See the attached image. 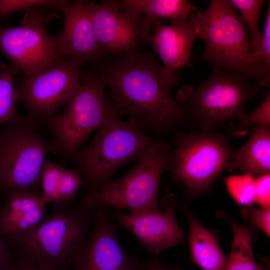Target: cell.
Returning <instances> with one entry per match:
<instances>
[{
	"mask_svg": "<svg viewBox=\"0 0 270 270\" xmlns=\"http://www.w3.org/2000/svg\"><path fill=\"white\" fill-rule=\"evenodd\" d=\"M80 86L60 114L45 122L52 136L50 151L65 164L90 134L110 118L112 110L104 92V80L89 71L80 74Z\"/></svg>",
	"mask_w": 270,
	"mask_h": 270,
	"instance_id": "cell-6",
	"label": "cell"
},
{
	"mask_svg": "<svg viewBox=\"0 0 270 270\" xmlns=\"http://www.w3.org/2000/svg\"><path fill=\"white\" fill-rule=\"evenodd\" d=\"M140 270H182V268L174 265L166 266L158 258H152L142 263Z\"/></svg>",
	"mask_w": 270,
	"mask_h": 270,
	"instance_id": "cell-32",
	"label": "cell"
},
{
	"mask_svg": "<svg viewBox=\"0 0 270 270\" xmlns=\"http://www.w3.org/2000/svg\"><path fill=\"white\" fill-rule=\"evenodd\" d=\"M64 168L45 160L41 172L42 195L44 202L56 204L58 190Z\"/></svg>",
	"mask_w": 270,
	"mask_h": 270,
	"instance_id": "cell-25",
	"label": "cell"
},
{
	"mask_svg": "<svg viewBox=\"0 0 270 270\" xmlns=\"http://www.w3.org/2000/svg\"><path fill=\"white\" fill-rule=\"evenodd\" d=\"M8 270H53L40 266L18 258L16 262H12Z\"/></svg>",
	"mask_w": 270,
	"mask_h": 270,
	"instance_id": "cell-34",
	"label": "cell"
},
{
	"mask_svg": "<svg viewBox=\"0 0 270 270\" xmlns=\"http://www.w3.org/2000/svg\"><path fill=\"white\" fill-rule=\"evenodd\" d=\"M158 142L128 120H122L112 110L110 118L98 129L90 144L78 151L72 158L88 193L109 182L119 168L130 161L140 160Z\"/></svg>",
	"mask_w": 270,
	"mask_h": 270,
	"instance_id": "cell-4",
	"label": "cell"
},
{
	"mask_svg": "<svg viewBox=\"0 0 270 270\" xmlns=\"http://www.w3.org/2000/svg\"><path fill=\"white\" fill-rule=\"evenodd\" d=\"M64 25L62 32L52 36L58 58H64L78 70L88 62H102L105 53L94 30L92 10L88 2H70L62 10Z\"/></svg>",
	"mask_w": 270,
	"mask_h": 270,
	"instance_id": "cell-13",
	"label": "cell"
},
{
	"mask_svg": "<svg viewBox=\"0 0 270 270\" xmlns=\"http://www.w3.org/2000/svg\"><path fill=\"white\" fill-rule=\"evenodd\" d=\"M96 38L106 54L130 53L138 48L144 28L140 16L122 12L104 2H88Z\"/></svg>",
	"mask_w": 270,
	"mask_h": 270,
	"instance_id": "cell-15",
	"label": "cell"
},
{
	"mask_svg": "<svg viewBox=\"0 0 270 270\" xmlns=\"http://www.w3.org/2000/svg\"><path fill=\"white\" fill-rule=\"evenodd\" d=\"M210 76L196 88L184 85L175 100L185 110L188 122L208 132L223 126L230 120H242L247 100L259 92L257 82L212 66Z\"/></svg>",
	"mask_w": 270,
	"mask_h": 270,
	"instance_id": "cell-5",
	"label": "cell"
},
{
	"mask_svg": "<svg viewBox=\"0 0 270 270\" xmlns=\"http://www.w3.org/2000/svg\"><path fill=\"white\" fill-rule=\"evenodd\" d=\"M12 262L8 247L0 234V270H8Z\"/></svg>",
	"mask_w": 270,
	"mask_h": 270,
	"instance_id": "cell-33",
	"label": "cell"
},
{
	"mask_svg": "<svg viewBox=\"0 0 270 270\" xmlns=\"http://www.w3.org/2000/svg\"><path fill=\"white\" fill-rule=\"evenodd\" d=\"M46 204L42 195L31 189L14 190L0 208V234L2 236L12 226L27 217L37 207Z\"/></svg>",
	"mask_w": 270,
	"mask_h": 270,
	"instance_id": "cell-21",
	"label": "cell"
},
{
	"mask_svg": "<svg viewBox=\"0 0 270 270\" xmlns=\"http://www.w3.org/2000/svg\"><path fill=\"white\" fill-rule=\"evenodd\" d=\"M192 14L188 22L172 24L154 17L142 18L146 24H150L148 43L168 68L178 70L189 60L193 43L198 38L200 32Z\"/></svg>",
	"mask_w": 270,
	"mask_h": 270,
	"instance_id": "cell-16",
	"label": "cell"
},
{
	"mask_svg": "<svg viewBox=\"0 0 270 270\" xmlns=\"http://www.w3.org/2000/svg\"><path fill=\"white\" fill-rule=\"evenodd\" d=\"M118 10H124L145 18L154 17L162 20L170 19L172 23L187 22L192 12L198 8L188 0H118L104 1Z\"/></svg>",
	"mask_w": 270,
	"mask_h": 270,
	"instance_id": "cell-19",
	"label": "cell"
},
{
	"mask_svg": "<svg viewBox=\"0 0 270 270\" xmlns=\"http://www.w3.org/2000/svg\"><path fill=\"white\" fill-rule=\"evenodd\" d=\"M170 151L168 144L158 142L124 176L88 192L82 202L92 208L158 210L160 181Z\"/></svg>",
	"mask_w": 270,
	"mask_h": 270,
	"instance_id": "cell-8",
	"label": "cell"
},
{
	"mask_svg": "<svg viewBox=\"0 0 270 270\" xmlns=\"http://www.w3.org/2000/svg\"><path fill=\"white\" fill-rule=\"evenodd\" d=\"M255 202L262 208L270 207V173L259 176L256 178Z\"/></svg>",
	"mask_w": 270,
	"mask_h": 270,
	"instance_id": "cell-31",
	"label": "cell"
},
{
	"mask_svg": "<svg viewBox=\"0 0 270 270\" xmlns=\"http://www.w3.org/2000/svg\"><path fill=\"white\" fill-rule=\"evenodd\" d=\"M255 180L250 174L234 175L225 178L227 190L240 205L252 206L255 202Z\"/></svg>",
	"mask_w": 270,
	"mask_h": 270,
	"instance_id": "cell-24",
	"label": "cell"
},
{
	"mask_svg": "<svg viewBox=\"0 0 270 270\" xmlns=\"http://www.w3.org/2000/svg\"><path fill=\"white\" fill-rule=\"evenodd\" d=\"M40 124L26 116L0 129V192L41 188V172L50 151Z\"/></svg>",
	"mask_w": 270,
	"mask_h": 270,
	"instance_id": "cell-9",
	"label": "cell"
},
{
	"mask_svg": "<svg viewBox=\"0 0 270 270\" xmlns=\"http://www.w3.org/2000/svg\"><path fill=\"white\" fill-rule=\"evenodd\" d=\"M68 0H0V18L18 10H27L33 8L45 7L62 10Z\"/></svg>",
	"mask_w": 270,
	"mask_h": 270,
	"instance_id": "cell-27",
	"label": "cell"
},
{
	"mask_svg": "<svg viewBox=\"0 0 270 270\" xmlns=\"http://www.w3.org/2000/svg\"><path fill=\"white\" fill-rule=\"evenodd\" d=\"M226 170L259 176L270 172V126H256L249 140L236 150Z\"/></svg>",
	"mask_w": 270,
	"mask_h": 270,
	"instance_id": "cell-18",
	"label": "cell"
},
{
	"mask_svg": "<svg viewBox=\"0 0 270 270\" xmlns=\"http://www.w3.org/2000/svg\"><path fill=\"white\" fill-rule=\"evenodd\" d=\"M94 223L93 231L72 265L74 270H140L142 262L118 243L106 208H98Z\"/></svg>",
	"mask_w": 270,
	"mask_h": 270,
	"instance_id": "cell-14",
	"label": "cell"
},
{
	"mask_svg": "<svg viewBox=\"0 0 270 270\" xmlns=\"http://www.w3.org/2000/svg\"><path fill=\"white\" fill-rule=\"evenodd\" d=\"M178 204L190 225V261L204 270H224L228 258L220 246L215 232L202 224L185 204L178 202Z\"/></svg>",
	"mask_w": 270,
	"mask_h": 270,
	"instance_id": "cell-17",
	"label": "cell"
},
{
	"mask_svg": "<svg viewBox=\"0 0 270 270\" xmlns=\"http://www.w3.org/2000/svg\"><path fill=\"white\" fill-rule=\"evenodd\" d=\"M206 48L192 62L212 64L224 72L254 78L258 85L269 86L270 68L258 60L250 46V34L242 18L228 0H212L204 11L192 14Z\"/></svg>",
	"mask_w": 270,
	"mask_h": 270,
	"instance_id": "cell-2",
	"label": "cell"
},
{
	"mask_svg": "<svg viewBox=\"0 0 270 270\" xmlns=\"http://www.w3.org/2000/svg\"><path fill=\"white\" fill-rule=\"evenodd\" d=\"M217 216L229 224L233 233L230 254L224 270H268L255 260L252 246V228L234 222L223 210L218 212Z\"/></svg>",
	"mask_w": 270,
	"mask_h": 270,
	"instance_id": "cell-20",
	"label": "cell"
},
{
	"mask_svg": "<svg viewBox=\"0 0 270 270\" xmlns=\"http://www.w3.org/2000/svg\"><path fill=\"white\" fill-rule=\"evenodd\" d=\"M18 70L12 66L0 64V124L12 123L20 119L16 113L14 76Z\"/></svg>",
	"mask_w": 270,
	"mask_h": 270,
	"instance_id": "cell-22",
	"label": "cell"
},
{
	"mask_svg": "<svg viewBox=\"0 0 270 270\" xmlns=\"http://www.w3.org/2000/svg\"><path fill=\"white\" fill-rule=\"evenodd\" d=\"M80 74L66 58H58L42 72L24 76L16 88L17 102L26 108V116L40 124L56 114L80 86Z\"/></svg>",
	"mask_w": 270,
	"mask_h": 270,
	"instance_id": "cell-11",
	"label": "cell"
},
{
	"mask_svg": "<svg viewBox=\"0 0 270 270\" xmlns=\"http://www.w3.org/2000/svg\"><path fill=\"white\" fill-rule=\"evenodd\" d=\"M38 8L24 11L20 25L0 27V52L28 78L46 70L58 59L52 36L46 29L49 17Z\"/></svg>",
	"mask_w": 270,
	"mask_h": 270,
	"instance_id": "cell-10",
	"label": "cell"
},
{
	"mask_svg": "<svg viewBox=\"0 0 270 270\" xmlns=\"http://www.w3.org/2000/svg\"><path fill=\"white\" fill-rule=\"evenodd\" d=\"M252 126H270V93L268 92L260 104L252 112L246 114L242 120L230 126L236 136L244 135L246 128Z\"/></svg>",
	"mask_w": 270,
	"mask_h": 270,
	"instance_id": "cell-26",
	"label": "cell"
},
{
	"mask_svg": "<svg viewBox=\"0 0 270 270\" xmlns=\"http://www.w3.org/2000/svg\"><path fill=\"white\" fill-rule=\"evenodd\" d=\"M262 34L260 44L251 50L256 59L270 68V2L266 12L264 32Z\"/></svg>",
	"mask_w": 270,
	"mask_h": 270,
	"instance_id": "cell-30",
	"label": "cell"
},
{
	"mask_svg": "<svg viewBox=\"0 0 270 270\" xmlns=\"http://www.w3.org/2000/svg\"><path fill=\"white\" fill-rule=\"evenodd\" d=\"M178 202L176 196L169 194L162 200V212L159 210L130 214L114 212V216L122 226L138 238L142 248L158 254L184 240L185 233L176 218Z\"/></svg>",
	"mask_w": 270,
	"mask_h": 270,
	"instance_id": "cell-12",
	"label": "cell"
},
{
	"mask_svg": "<svg viewBox=\"0 0 270 270\" xmlns=\"http://www.w3.org/2000/svg\"><path fill=\"white\" fill-rule=\"evenodd\" d=\"M228 2L235 10H238L240 13V16L250 30V49L258 46L261 42L262 36L259 28V19L264 0H228Z\"/></svg>",
	"mask_w": 270,
	"mask_h": 270,
	"instance_id": "cell-23",
	"label": "cell"
},
{
	"mask_svg": "<svg viewBox=\"0 0 270 270\" xmlns=\"http://www.w3.org/2000/svg\"><path fill=\"white\" fill-rule=\"evenodd\" d=\"M54 204V210L28 237L16 246L18 258L53 270H69L84 248L98 208L82 201Z\"/></svg>",
	"mask_w": 270,
	"mask_h": 270,
	"instance_id": "cell-3",
	"label": "cell"
},
{
	"mask_svg": "<svg viewBox=\"0 0 270 270\" xmlns=\"http://www.w3.org/2000/svg\"><path fill=\"white\" fill-rule=\"evenodd\" d=\"M242 218L260 229L268 238L270 236V207L258 208L244 206L240 210Z\"/></svg>",
	"mask_w": 270,
	"mask_h": 270,
	"instance_id": "cell-29",
	"label": "cell"
},
{
	"mask_svg": "<svg viewBox=\"0 0 270 270\" xmlns=\"http://www.w3.org/2000/svg\"><path fill=\"white\" fill-rule=\"evenodd\" d=\"M174 144L166 167L173 180L194 195L211 188L217 176L226 170L236 151L228 134L211 132H178Z\"/></svg>",
	"mask_w": 270,
	"mask_h": 270,
	"instance_id": "cell-7",
	"label": "cell"
},
{
	"mask_svg": "<svg viewBox=\"0 0 270 270\" xmlns=\"http://www.w3.org/2000/svg\"><path fill=\"white\" fill-rule=\"evenodd\" d=\"M97 74L110 91L108 103L118 116L142 130L169 132L188 122L184 108L172 96L182 79L178 70L160 66L139 48L102 64Z\"/></svg>",
	"mask_w": 270,
	"mask_h": 270,
	"instance_id": "cell-1",
	"label": "cell"
},
{
	"mask_svg": "<svg viewBox=\"0 0 270 270\" xmlns=\"http://www.w3.org/2000/svg\"><path fill=\"white\" fill-rule=\"evenodd\" d=\"M84 184L82 178L76 169L64 168L56 204L70 202L75 198L78 189Z\"/></svg>",
	"mask_w": 270,
	"mask_h": 270,
	"instance_id": "cell-28",
	"label": "cell"
}]
</instances>
